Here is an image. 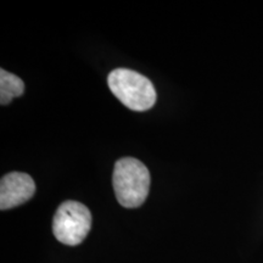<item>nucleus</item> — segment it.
Returning <instances> with one entry per match:
<instances>
[{"instance_id": "obj_1", "label": "nucleus", "mask_w": 263, "mask_h": 263, "mask_svg": "<svg viewBox=\"0 0 263 263\" xmlns=\"http://www.w3.org/2000/svg\"><path fill=\"white\" fill-rule=\"evenodd\" d=\"M112 184L118 202L127 209H136L145 202L150 190V173L141 161L132 157L115 164Z\"/></svg>"}, {"instance_id": "obj_2", "label": "nucleus", "mask_w": 263, "mask_h": 263, "mask_svg": "<svg viewBox=\"0 0 263 263\" xmlns=\"http://www.w3.org/2000/svg\"><path fill=\"white\" fill-rule=\"evenodd\" d=\"M110 90L133 111H146L156 103V91L145 76L127 68H117L108 74Z\"/></svg>"}, {"instance_id": "obj_3", "label": "nucleus", "mask_w": 263, "mask_h": 263, "mask_svg": "<svg viewBox=\"0 0 263 263\" xmlns=\"http://www.w3.org/2000/svg\"><path fill=\"white\" fill-rule=\"evenodd\" d=\"M91 228V215L87 206L77 201L61 203L52 218V233L62 244L80 245Z\"/></svg>"}, {"instance_id": "obj_4", "label": "nucleus", "mask_w": 263, "mask_h": 263, "mask_svg": "<svg viewBox=\"0 0 263 263\" xmlns=\"http://www.w3.org/2000/svg\"><path fill=\"white\" fill-rule=\"evenodd\" d=\"M35 193L31 176L21 172L6 174L0 182V210L5 211L27 202Z\"/></svg>"}, {"instance_id": "obj_5", "label": "nucleus", "mask_w": 263, "mask_h": 263, "mask_svg": "<svg viewBox=\"0 0 263 263\" xmlns=\"http://www.w3.org/2000/svg\"><path fill=\"white\" fill-rule=\"evenodd\" d=\"M25 91V83L17 76L0 70V104L8 105L14 98L21 97Z\"/></svg>"}]
</instances>
